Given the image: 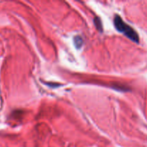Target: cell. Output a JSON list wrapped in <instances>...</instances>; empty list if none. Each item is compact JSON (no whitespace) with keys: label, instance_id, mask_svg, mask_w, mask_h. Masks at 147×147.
Segmentation results:
<instances>
[{"label":"cell","instance_id":"cell-1","mask_svg":"<svg viewBox=\"0 0 147 147\" xmlns=\"http://www.w3.org/2000/svg\"><path fill=\"white\" fill-rule=\"evenodd\" d=\"M114 25L115 28L120 32L123 33L128 38L131 40L135 42L138 43L139 42V37L136 32L132 28L130 25L124 22L123 20L121 19L120 16L116 15L114 18Z\"/></svg>","mask_w":147,"mask_h":147},{"label":"cell","instance_id":"cell-2","mask_svg":"<svg viewBox=\"0 0 147 147\" xmlns=\"http://www.w3.org/2000/svg\"><path fill=\"white\" fill-rule=\"evenodd\" d=\"M74 44L76 47H82V44H83V40L80 36H76L74 37Z\"/></svg>","mask_w":147,"mask_h":147},{"label":"cell","instance_id":"cell-3","mask_svg":"<svg viewBox=\"0 0 147 147\" xmlns=\"http://www.w3.org/2000/svg\"><path fill=\"white\" fill-rule=\"evenodd\" d=\"M94 22H95V26H96L97 29L98 30H99L100 32H102V23H101V20H99V18H98V17H95Z\"/></svg>","mask_w":147,"mask_h":147}]
</instances>
